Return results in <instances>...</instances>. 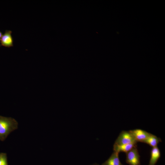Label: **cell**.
Instances as JSON below:
<instances>
[{
  "instance_id": "8992f818",
  "label": "cell",
  "mask_w": 165,
  "mask_h": 165,
  "mask_svg": "<svg viewBox=\"0 0 165 165\" xmlns=\"http://www.w3.org/2000/svg\"><path fill=\"white\" fill-rule=\"evenodd\" d=\"M12 31L6 30L1 38V43L3 46L10 47L13 46V39L11 34Z\"/></svg>"
},
{
  "instance_id": "5b68a950",
  "label": "cell",
  "mask_w": 165,
  "mask_h": 165,
  "mask_svg": "<svg viewBox=\"0 0 165 165\" xmlns=\"http://www.w3.org/2000/svg\"><path fill=\"white\" fill-rule=\"evenodd\" d=\"M137 143H131L129 144L119 145L114 144L113 150L114 152L119 153L121 152L126 153L134 147H137Z\"/></svg>"
},
{
  "instance_id": "7c38bea8",
  "label": "cell",
  "mask_w": 165,
  "mask_h": 165,
  "mask_svg": "<svg viewBox=\"0 0 165 165\" xmlns=\"http://www.w3.org/2000/svg\"><path fill=\"white\" fill-rule=\"evenodd\" d=\"M91 165H99L97 164V163H94V164H93Z\"/></svg>"
},
{
  "instance_id": "6da1fadb",
  "label": "cell",
  "mask_w": 165,
  "mask_h": 165,
  "mask_svg": "<svg viewBox=\"0 0 165 165\" xmlns=\"http://www.w3.org/2000/svg\"><path fill=\"white\" fill-rule=\"evenodd\" d=\"M18 127V123L14 119L0 116V141H4Z\"/></svg>"
},
{
  "instance_id": "ba28073f",
  "label": "cell",
  "mask_w": 165,
  "mask_h": 165,
  "mask_svg": "<svg viewBox=\"0 0 165 165\" xmlns=\"http://www.w3.org/2000/svg\"><path fill=\"white\" fill-rule=\"evenodd\" d=\"M160 155V150L157 146L152 148L151 151V157L148 165H155Z\"/></svg>"
},
{
  "instance_id": "52a82bcc",
  "label": "cell",
  "mask_w": 165,
  "mask_h": 165,
  "mask_svg": "<svg viewBox=\"0 0 165 165\" xmlns=\"http://www.w3.org/2000/svg\"><path fill=\"white\" fill-rule=\"evenodd\" d=\"M101 165H123L121 162L119 153L113 152L110 156Z\"/></svg>"
},
{
  "instance_id": "3957f363",
  "label": "cell",
  "mask_w": 165,
  "mask_h": 165,
  "mask_svg": "<svg viewBox=\"0 0 165 165\" xmlns=\"http://www.w3.org/2000/svg\"><path fill=\"white\" fill-rule=\"evenodd\" d=\"M126 162L129 165H140V156L137 146L126 153Z\"/></svg>"
},
{
  "instance_id": "8fae6325",
  "label": "cell",
  "mask_w": 165,
  "mask_h": 165,
  "mask_svg": "<svg viewBox=\"0 0 165 165\" xmlns=\"http://www.w3.org/2000/svg\"><path fill=\"white\" fill-rule=\"evenodd\" d=\"M2 36V33L0 31V39L1 38Z\"/></svg>"
},
{
  "instance_id": "30bf717a",
  "label": "cell",
  "mask_w": 165,
  "mask_h": 165,
  "mask_svg": "<svg viewBox=\"0 0 165 165\" xmlns=\"http://www.w3.org/2000/svg\"><path fill=\"white\" fill-rule=\"evenodd\" d=\"M0 165H8L7 154L0 153Z\"/></svg>"
},
{
  "instance_id": "7a4b0ae2",
  "label": "cell",
  "mask_w": 165,
  "mask_h": 165,
  "mask_svg": "<svg viewBox=\"0 0 165 165\" xmlns=\"http://www.w3.org/2000/svg\"><path fill=\"white\" fill-rule=\"evenodd\" d=\"M137 142L129 131L123 130L120 132L114 144L120 145Z\"/></svg>"
},
{
  "instance_id": "277c9868",
  "label": "cell",
  "mask_w": 165,
  "mask_h": 165,
  "mask_svg": "<svg viewBox=\"0 0 165 165\" xmlns=\"http://www.w3.org/2000/svg\"><path fill=\"white\" fill-rule=\"evenodd\" d=\"M135 140L137 142H143L152 134L145 130L136 129L129 130Z\"/></svg>"
},
{
  "instance_id": "9c48e42d",
  "label": "cell",
  "mask_w": 165,
  "mask_h": 165,
  "mask_svg": "<svg viewBox=\"0 0 165 165\" xmlns=\"http://www.w3.org/2000/svg\"><path fill=\"white\" fill-rule=\"evenodd\" d=\"M161 141L160 138L152 134L143 142L146 143L153 148L157 146L158 144Z\"/></svg>"
}]
</instances>
